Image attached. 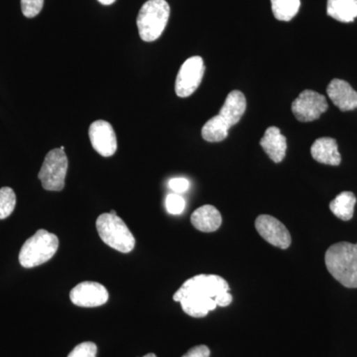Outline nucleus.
<instances>
[{
  "instance_id": "obj_18",
  "label": "nucleus",
  "mask_w": 357,
  "mask_h": 357,
  "mask_svg": "<svg viewBox=\"0 0 357 357\" xmlns=\"http://www.w3.org/2000/svg\"><path fill=\"white\" fill-rule=\"evenodd\" d=\"M356 204V197L354 192H342L331 202L330 208L335 217L347 222L354 217Z\"/></svg>"
},
{
  "instance_id": "obj_25",
  "label": "nucleus",
  "mask_w": 357,
  "mask_h": 357,
  "mask_svg": "<svg viewBox=\"0 0 357 357\" xmlns=\"http://www.w3.org/2000/svg\"><path fill=\"white\" fill-rule=\"evenodd\" d=\"M169 188L176 194H182L189 190L190 182L185 178H174L169 181Z\"/></svg>"
},
{
  "instance_id": "obj_13",
  "label": "nucleus",
  "mask_w": 357,
  "mask_h": 357,
  "mask_svg": "<svg viewBox=\"0 0 357 357\" xmlns=\"http://www.w3.org/2000/svg\"><path fill=\"white\" fill-rule=\"evenodd\" d=\"M246 110V98L241 91H230L227 96L218 116L229 128L241 121Z\"/></svg>"
},
{
  "instance_id": "obj_5",
  "label": "nucleus",
  "mask_w": 357,
  "mask_h": 357,
  "mask_svg": "<svg viewBox=\"0 0 357 357\" xmlns=\"http://www.w3.org/2000/svg\"><path fill=\"white\" fill-rule=\"evenodd\" d=\"M96 229L103 243L119 252H131L135 246L133 234L117 215L112 213L100 215L96 220Z\"/></svg>"
},
{
  "instance_id": "obj_15",
  "label": "nucleus",
  "mask_w": 357,
  "mask_h": 357,
  "mask_svg": "<svg viewBox=\"0 0 357 357\" xmlns=\"http://www.w3.org/2000/svg\"><path fill=\"white\" fill-rule=\"evenodd\" d=\"M312 158L326 165L338 166L342 156L338 152L337 140L331 137H321L314 141L311 147Z\"/></svg>"
},
{
  "instance_id": "obj_6",
  "label": "nucleus",
  "mask_w": 357,
  "mask_h": 357,
  "mask_svg": "<svg viewBox=\"0 0 357 357\" xmlns=\"http://www.w3.org/2000/svg\"><path fill=\"white\" fill-rule=\"evenodd\" d=\"M68 157L64 150L55 148L45 157L43 165L38 174L42 185L47 191H62L67 175Z\"/></svg>"
},
{
  "instance_id": "obj_21",
  "label": "nucleus",
  "mask_w": 357,
  "mask_h": 357,
  "mask_svg": "<svg viewBox=\"0 0 357 357\" xmlns=\"http://www.w3.org/2000/svg\"><path fill=\"white\" fill-rule=\"evenodd\" d=\"M16 206L15 192L11 188L0 189V220L8 218L13 213Z\"/></svg>"
},
{
  "instance_id": "obj_23",
  "label": "nucleus",
  "mask_w": 357,
  "mask_h": 357,
  "mask_svg": "<svg viewBox=\"0 0 357 357\" xmlns=\"http://www.w3.org/2000/svg\"><path fill=\"white\" fill-rule=\"evenodd\" d=\"M43 6L44 0H21L23 15L27 18H33L38 15Z\"/></svg>"
},
{
  "instance_id": "obj_3",
  "label": "nucleus",
  "mask_w": 357,
  "mask_h": 357,
  "mask_svg": "<svg viewBox=\"0 0 357 357\" xmlns=\"http://www.w3.org/2000/svg\"><path fill=\"white\" fill-rule=\"evenodd\" d=\"M170 16V6L166 0H148L141 7L137 16V27L140 38L153 42L165 30Z\"/></svg>"
},
{
  "instance_id": "obj_28",
  "label": "nucleus",
  "mask_w": 357,
  "mask_h": 357,
  "mask_svg": "<svg viewBox=\"0 0 357 357\" xmlns=\"http://www.w3.org/2000/svg\"><path fill=\"white\" fill-rule=\"evenodd\" d=\"M143 357H157V356H155L154 354H146V356H143Z\"/></svg>"
},
{
  "instance_id": "obj_19",
  "label": "nucleus",
  "mask_w": 357,
  "mask_h": 357,
  "mask_svg": "<svg viewBox=\"0 0 357 357\" xmlns=\"http://www.w3.org/2000/svg\"><path fill=\"white\" fill-rule=\"evenodd\" d=\"M229 128L218 115L211 117L202 129V136L208 142H220L229 136Z\"/></svg>"
},
{
  "instance_id": "obj_17",
  "label": "nucleus",
  "mask_w": 357,
  "mask_h": 357,
  "mask_svg": "<svg viewBox=\"0 0 357 357\" xmlns=\"http://www.w3.org/2000/svg\"><path fill=\"white\" fill-rule=\"evenodd\" d=\"M326 13L340 22H354L357 17V0H328Z\"/></svg>"
},
{
  "instance_id": "obj_9",
  "label": "nucleus",
  "mask_w": 357,
  "mask_h": 357,
  "mask_svg": "<svg viewBox=\"0 0 357 357\" xmlns=\"http://www.w3.org/2000/svg\"><path fill=\"white\" fill-rule=\"evenodd\" d=\"M255 227L260 236L275 248L287 249L292 243L287 227L272 215H259L256 218Z\"/></svg>"
},
{
  "instance_id": "obj_24",
  "label": "nucleus",
  "mask_w": 357,
  "mask_h": 357,
  "mask_svg": "<svg viewBox=\"0 0 357 357\" xmlns=\"http://www.w3.org/2000/svg\"><path fill=\"white\" fill-rule=\"evenodd\" d=\"M96 345L93 342H86L77 345L68 357H96Z\"/></svg>"
},
{
  "instance_id": "obj_2",
  "label": "nucleus",
  "mask_w": 357,
  "mask_h": 357,
  "mask_svg": "<svg viewBox=\"0 0 357 357\" xmlns=\"http://www.w3.org/2000/svg\"><path fill=\"white\" fill-rule=\"evenodd\" d=\"M328 272L347 288H357V243H338L326 250Z\"/></svg>"
},
{
  "instance_id": "obj_11",
  "label": "nucleus",
  "mask_w": 357,
  "mask_h": 357,
  "mask_svg": "<svg viewBox=\"0 0 357 357\" xmlns=\"http://www.w3.org/2000/svg\"><path fill=\"white\" fill-rule=\"evenodd\" d=\"M89 139L93 149L103 157L114 155L117 150L116 134L109 122L96 121L89 129Z\"/></svg>"
},
{
  "instance_id": "obj_8",
  "label": "nucleus",
  "mask_w": 357,
  "mask_h": 357,
  "mask_svg": "<svg viewBox=\"0 0 357 357\" xmlns=\"http://www.w3.org/2000/svg\"><path fill=\"white\" fill-rule=\"evenodd\" d=\"M328 109L325 96L311 89L302 91L292 103V112L301 122L317 121Z\"/></svg>"
},
{
  "instance_id": "obj_26",
  "label": "nucleus",
  "mask_w": 357,
  "mask_h": 357,
  "mask_svg": "<svg viewBox=\"0 0 357 357\" xmlns=\"http://www.w3.org/2000/svg\"><path fill=\"white\" fill-rule=\"evenodd\" d=\"M211 351L206 345H198L192 347L182 357H210Z\"/></svg>"
},
{
  "instance_id": "obj_16",
  "label": "nucleus",
  "mask_w": 357,
  "mask_h": 357,
  "mask_svg": "<svg viewBox=\"0 0 357 357\" xmlns=\"http://www.w3.org/2000/svg\"><path fill=\"white\" fill-rule=\"evenodd\" d=\"M192 225L202 232H213L220 229L222 218L215 206L204 204L192 213Z\"/></svg>"
},
{
  "instance_id": "obj_14",
  "label": "nucleus",
  "mask_w": 357,
  "mask_h": 357,
  "mask_svg": "<svg viewBox=\"0 0 357 357\" xmlns=\"http://www.w3.org/2000/svg\"><path fill=\"white\" fill-rule=\"evenodd\" d=\"M260 145L275 163H280L285 158L287 139L276 126H271L265 131L264 136L260 140Z\"/></svg>"
},
{
  "instance_id": "obj_1",
  "label": "nucleus",
  "mask_w": 357,
  "mask_h": 357,
  "mask_svg": "<svg viewBox=\"0 0 357 357\" xmlns=\"http://www.w3.org/2000/svg\"><path fill=\"white\" fill-rule=\"evenodd\" d=\"M229 285L218 275L201 274L185 282L173 299L178 302L183 311L192 318H203L218 306L231 304Z\"/></svg>"
},
{
  "instance_id": "obj_10",
  "label": "nucleus",
  "mask_w": 357,
  "mask_h": 357,
  "mask_svg": "<svg viewBox=\"0 0 357 357\" xmlns=\"http://www.w3.org/2000/svg\"><path fill=\"white\" fill-rule=\"evenodd\" d=\"M107 288L98 282L86 281L77 284L70 292V299L77 307L102 306L109 301Z\"/></svg>"
},
{
  "instance_id": "obj_22",
  "label": "nucleus",
  "mask_w": 357,
  "mask_h": 357,
  "mask_svg": "<svg viewBox=\"0 0 357 357\" xmlns=\"http://www.w3.org/2000/svg\"><path fill=\"white\" fill-rule=\"evenodd\" d=\"M185 202L178 194H169L166 198V210L171 215H181L185 210Z\"/></svg>"
},
{
  "instance_id": "obj_27",
  "label": "nucleus",
  "mask_w": 357,
  "mask_h": 357,
  "mask_svg": "<svg viewBox=\"0 0 357 357\" xmlns=\"http://www.w3.org/2000/svg\"><path fill=\"white\" fill-rule=\"evenodd\" d=\"M103 6H112L116 0H98Z\"/></svg>"
},
{
  "instance_id": "obj_12",
  "label": "nucleus",
  "mask_w": 357,
  "mask_h": 357,
  "mask_svg": "<svg viewBox=\"0 0 357 357\" xmlns=\"http://www.w3.org/2000/svg\"><path fill=\"white\" fill-rule=\"evenodd\" d=\"M328 98L342 112L357 109V91L344 79H333L326 88Z\"/></svg>"
},
{
  "instance_id": "obj_4",
  "label": "nucleus",
  "mask_w": 357,
  "mask_h": 357,
  "mask_svg": "<svg viewBox=\"0 0 357 357\" xmlns=\"http://www.w3.org/2000/svg\"><path fill=\"white\" fill-rule=\"evenodd\" d=\"M59 248V238L45 229L37 230L21 248L20 262L24 268H34L53 258Z\"/></svg>"
},
{
  "instance_id": "obj_20",
  "label": "nucleus",
  "mask_w": 357,
  "mask_h": 357,
  "mask_svg": "<svg viewBox=\"0 0 357 357\" xmlns=\"http://www.w3.org/2000/svg\"><path fill=\"white\" fill-rule=\"evenodd\" d=\"M271 4L277 20L290 21L299 13L301 0H271Z\"/></svg>"
},
{
  "instance_id": "obj_7",
  "label": "nucleus",
  "mask_w": 357,
  "mask_h": 357,
  "mask_svg": "<svg viewBox=\"0 0 357 357\" xmlns=\"http://www.w3.org/2000/svg\"><path fill=\"white\" fill-rule=\"evenodd\" d=\"M204 67L203 58L199 56L188 59L178 70L175 91L180 98H188L198 89L203 79Z\"/></svg>"
}]
</instances>
